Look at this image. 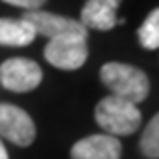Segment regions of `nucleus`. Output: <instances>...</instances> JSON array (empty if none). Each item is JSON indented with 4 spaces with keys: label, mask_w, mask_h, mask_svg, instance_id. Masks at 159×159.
<instances>
[{
    "label": "nucleus",
    "mask_w": 159,
    "mask_h": 159,
    "mask_svg": "<svg viewBox=\"0 0 159 159\" xmlns=\"http://www.w3.org/2000/svg\"><path fill=\"white\" fill-rule=\"evenodd\" d=\"M100 79L109 90L111 96L129 100L132 104H140L150 94V79L148 75L127 63L111 61L100 69Z\"/></svg>",
    "instance_id": "nucleus-1"
},
{
    "label": "nucleus",
    "mask_w": 159,
    "mask_h": 159,
    "mask_svg": "<svg viewBox=\"0 0 159 159\" xmlns=\"http://www.w3.org/2000/svg\"><path fill=\"white\" fill-rule=\"evenodd\" d=\"M96 123L106 130L109 136H127L138 130L140 127V109L136 104L117 96H107L100 100V104L94 109Z\"/></svg>",
    "instance_id": "nucleus-2"
},
{
    "label": "nucleus",
    "mask_w": 159,
    "mask_h": 159,
    "mask_svg": "<svg viewBox=\"0 0 159 159\" xmlns=\"http://www.w3.org/2000/svg\"><path fill=\"white\" fill-rule=\"evenodd\" d=\"M46 61L58 69L75 71L81 65H84L88 58V46L84 35H61L50 39L44 48Z\"/></svg>",
    "instance_id": "nucleus-3"
},
{
    "label": "nucleus",
    "mask_w": 159,
    "mask_h": 159,
    "mask_svg": "<svg viewBox=\"0 0 159 159\" xmlns=\"http://www.w3.org/2000/svg\"><path fill=\"white\" fill-rule=\"evenodd\" d=\"M37 129L25 109L12 104H0V138L27 148L35 142Z\"/></svg>",
    "instance_id": "nucleus-4"
},
{
    "label": "nucleus",
    "mask_w": 159,
    "mask_h": 159,
    "mask_svg": "<svg viewBox=\"0 0 159 159\" xmlns=\"http://www.w3.org/2000/svg\"><path fill=\"white\" fill-rule=\"evenodd\" d=\"M42 81V69L39 63L25 58H12L0 65V84L12 92L35 90Z\"/></svg>",
    "instance_id": "nucleus-5"
},
{
    "label": "nucleus",
    "mask_w": 159,
    "mask_h": 159,
    "mask_svg": "<svg viewBox=\"0 0 159 159\" xmlns=\"http://www.w3.org/2000/svg\"><path fill=\"white\" fill-rule=\"evenodd\" d=\"M23 19L33 25L35 33L44 35L48 39H56L61 35H84L86 37V29L81 21L71 19V17H63L58 14L33 10V12H25Z\"/></svg>",
    "instance_id": "nucleus-6"
},
{
    "label": "nucleus",
    "mask_w": 159,
    "mask_h": 159,
    "mask_svg": "<svg viewBox=\"0 0 159 159\" xmlns=\"http://www.w3.org/2000/svg\"><path fill=\"white\" fill-rule=\"evenodd\" d=\"M121 142L109 134H92L71 148V159H119Z\"/></svg>",
    "instance_id": "nucleus-7"
},
{
    "label": "nucleus",
    "mask_w": 159,
    "mask_h": 159,
    "mask_svg": "<svg viewBox=\"0 0 159 159\" xmlns=\"http://www.w3.org/2000/svg\"><path fill=\"white\" fill-rule=\"evenodd\" d=\"M121 0H86V4L81 12V23L84 29H96V31H109L121 19H117Z\"/></svg>",
    "instance_id": "nucleus-8"
},
{
    "label": "nucleus",
    "mask_w": 159,
    "mask_h": 159,
    "mask_svg": "<svg viewBox=\"0 0 159 159\" xmlns=\"http://www.w3.org/2000/svg\"><path fill=\"white\" fill-rule=\"evenodd\" d=\"M35 29L23 17H2L0 19V44L2 46H27L35 39Z\"/></svg>",
    "instance_id": "nucleus-9"
},
{
    "label": "nucleus",
    "mask_w": 159,
    "mask_h": 159,
    "mask_svg": "<svg viewBox=\"0 0 159 159\" xmlns=\"http://www.w3.org/2000/svg\"><path fill=\"white\" fill-rule=\"evenodd\" d=\"M138 40L146 50H157L159 48V8L146 17L142 27L138 29Z\"/></svg>",
    "instance_id": "nucleus-10"
},
{
    "label": "nucleus",
    "mask_w": 159,
    "mask_h": 159,
    "mask_svg": "<svg viewBox=\"0 0 159 159\" xmlns=\"http://www.w3.org/2000/svg\"><path fill=\"white\" fill-rule=\"evenodd\" d=\"M140 152L148 159H159V113L148 123L140 138Z\"/></svg>",
    "instance_id": "nucleus-11"
},
{
    "label": "nucleus",
    "mask_w": 159,
    "mask_h": 159,
    "mask_svg": "<svg viewBox=\"0 0 159 159\" xmlns=\"http://www.w3.org/2000/svg\"><path fill=\"white\" fill-rule=\"evenodd\" d=\"M4 2L17 6V8H25L27 12H33V10H39L40 6L46 4V0H4Z\"/></svg>",
    "instance_id": "nucleus-12"
},
{
    "label": "nucleus",
    "mask_w": 159,
    "mask_h": 159,
    "mask_svg": "<svg viewBox=\"0 0 159 159\" xmlns=\"http://www.w3.org/2000/svg\"><path fill=\"white\" fill-rule=\"evenodd\" d=\"M0 159H8V152H6V148H4L2 140H0Z\"/></svg>",
    "instance_id": "nucleus-13"
}]
</instances>
